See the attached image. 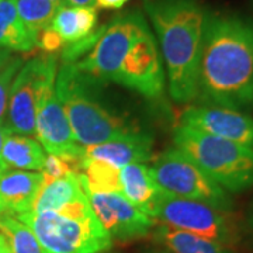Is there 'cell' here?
Masks as SVG:
<instances>
[{
  "label": "cell",
  "mask_w": 253,
  "mask_h": 253,
  "mask_svg": "<svg viewBox=\"0 0 253 253\" xmlns=\"http://www.w3.org/2000/svg\"><path fill=\"white\" fill-rule=\"evenodd\" d=\"M197 99L235 110L252 104V18L206 13Z\"/></svg>",
  "instance_id": "obj_1"
},
{
  "label": "cell",
  "mask_w": 253,
  "mask_h": 253,
  "mask_svg": "<svg viewBox=\"0 0 253 253\" xmlns=\"http://www.w3.org/2000/svg\"><path fill=\"white\" fill-rule=\"evenodd\" d=\"M158 36L172 99H197L206 10L196 0H144Z\"/></svg>",
  "instance_id": "obj_2"
},
{
  "label": "cell",
  "mask_w": 253,
  "mask_h": 253,
  "mask_svg": "<svg viewBox=\"0 0 253 253\" xmlns=\"http://www.w3.org/2000/svg\"><path fill=\"white\" fill-rule=\"evenodd\" d=\"M106 82L63 62L56 73L55 90L68 117L76 144L83 148L139 132L135 123L111 109L101 94Z\"/></svg>",
  "instance_id": "obj_3"
},
{
  "label": "cell",
  "mask_w": 253,
  "mask_h": 253,
  "mask_svg": "<svg viewBox=\"0 0 253 253\" xmlns=\"http://www.w3.org/2000/svg\"><path fill=\"white\" fill-rule=\"evenodd\" d=\"M30 228L41 253H104L111 238L91 210L87 196L56 211L16 215Z\"/></svg>",
  "instance_id": "obj_4"
},
{
  "label": "cell",
  "mask_w": 253,
  "mask_h": 253,
  "mask_svg": "<svg viewBox=\"0 0 253 253\" xmlns=\"http://www.w3.org/2000/svg\"><path fill=\"white\" fill-rule=\"evenodd\" d=\"M173 142L224 190L238 193L253 186L252 149L181 124Z\"/></svg>",
  "instance_id": "obj_5"
},
{
  "label": "cell",
  "mask_w": 253,
  "mask_h": 253,
  "mask_svg": "<svg viewBox=\"0 0 253 253\" xmlns=\"http://www.w3.org/2000/svg\"><path fill=\"white\" fill-rule=\"evenodd\" d=\"M161 191L180 199L197 200L212 207L229 211L232 201L226 190L211 180L196 163L177 148L161 154L149 168Z\"/></svg>",
  "instance_id": "obj_6"
},
{
  "label": "cell",
  "mask_w": 253,
  "mask_h": 253,
  "mask_svg": "<svg viewBox=\"0 0 253 253\" xmlns=\"http://www.w3.org/2000/svg\"><path fill=\"white\" fill-rule=\"evenodd\" d=\"M217 207L197 200L180 199L159 191L149 210V217L190 234L204 236L222 245L238 239L235 224L228 214Z\"/></svg>",
  "instance_id": "obj_7"
},
{
  "label": "cell",
  "mask_w": 253,
  "mask_h": 253,
  "mask_svg": "<svg viewBox=\"0 0 253 253\" xmlns=\"http://www.w3.org/2000/svg\"><path fill=\"white\" fill-rule=\"evenodd\" d=\"M56 73V55L45 54L23 63L11 84L7 106L6 126L11 134L34 135L40 100L46 87L55 83Z\"/></svg>",
  "instance_id": "obj_8"
},
{
  "label": "cell",
  "mask_w": 253,
  "mask_h": 253,
  "mask_svg": "<svg viewBox=\"0 0 253 253\" xmlns=\"http://www.w3.org/2000/svg\"><path fill=\"white\" fill-rule=\"evenodd\" d=\"M148 31V23L139 11L120 16L103 27L97 41L83 59L73 63L81 72L106 83L113 82L129 48Z\"/></svg>",
  "instance_id": "obj_9"
},
{
  "label": "cell",
  "mask_w": 253,
  "mask_h": 253,
  "mask_svg": "<svg viewBox=\"0 0 253 253\" xmlns=\"http://www.w3.org/2000/svg\"><path fill=\"white\" fill-rule=\"evenodd\" d=\"M82 186L89 199L91 210L111 239L131 241L146 236L155 225V219L135 207L121 193H94L87 190L83 174Z\"/></svg>",
  "instance_id": "obj_10"
},
{
  "label": "cell",
  "mask_w": 253,
  "mask_h": 253,
  "mask_svg": "<svg viewBox=\"0 0 253 253\" xmlns=\"http://www.w3.org/2000/svg\"><path fill=\"white\" fill-rule=\"evenodd\" d=\"M113 82L146 99H155L162 94L165 86L162 61L151 31L138 38L129 48Z\"/></svg>",
  "instance_id": "obj_11"
},
{
  "label": "cell",
  "mask_w": 253,
  "mask_h": 253,
  "mask_svg": "<svg viewBox=\"0 0 253 253\" xmlns=\"http://www.w3.org/2000/svg\"><path fill=\"white\" fill-rule=\"evenodd\" d=\"M180 124L253 151V118L239 110L212 104L190 106L183 111Z\"/></svg>",
  "instance_id": "obj_12"
},
{
  "label": "cell",
  "mask_w": 253,
  "mask_h": 253,
  "mask_svg": "<svg viewBox=\"0 0 253 253\" xmlns=\"http://www.w3.org/2000/svg\"><path fill=\"white\" fill-rule=\"evenodd\" d=\"M34 135L48 154L78 155L83 146L76 144L62 104L56 96L55 83L48 86L40 100Z\"/></svg>",
  "instance_id": "obj_13"
},
{
  "label": "cell",
  "mask_w": 253,
  "mask_h": 253,
  "mask_svg": "<svg viewBox=\"0 0 253 253\" xmlns=\"http://www.w3.org/2000/svg\"><path fill=\"white\" fill-rule=\"evenodd\" d=\"M152 138L144 132L121 136L83 148V158L99 159L118 169L132 163L148 162L152 156Z\"/></svg>",
  "instance_id": "obj_14"
},
{
  "label": "cell",
  "mask_w": 253,
  "mask_h": 253,
  "mask_svg": "<svg viewBox=\"0 0 253 253\" xmlns=\"http://www.w3.org/2000/svg\"><path fill=\"white\" fill-rule=\"evenodd\" d=\"M44 183L41 172L7 170L0 174V201L4 214L20 215L28 212Z\"/></svg>",
  "instance_id": "obj_15"
},
{
  "label": "cell",
  "mask_w": 253,
  "mask_h": 253,
  "mask_svg": "<svg viewBox=\"0 0 253 253\" xmlns=\"http://www.w3.org/2000/svg\"><path fill=\"white\" fill-rule=\"evenodd\" d=\"M86 197L79 173H69L61 179L44 180L33 203L31 212L56 211L76 200Z\"/></svg>",
  "instance_id": "obj_16"
},
{
  "label": "cell",
  "mask_w": 253,
  "mask_h": 253,
  "mask_svg": "<svg viewBox=\"0 0 253 253\" xmlns=\"http://www.w3.org/2000/svg\"><path fill=\"white\" fill-rule=\"evenodd\" d=\"M97 21L99 14L96 7H71L61 4L52 18L51 27L69 45L91 36L96 31Z\"/></svg>",
  "instance_id": "obj_17"
},
{
  "label": "cell",
  "mask_w": 253,
  "mask_h": 253,
  "mask_svg": "<svg viewBox=\"0 0 253 253\" xmlns=\"http://www.w3.org/2000/svg\"><path fill=\"white\" fill-rule=\"evenodd\" d=\"M121 194L135 207L149 215L155 197L161 191L155 184L149 168L144 163H132L120 169Z\"/></svg>",
  "instance_id": "obj_18"
},
{
  "label": "cell",
  "mask_w": 253,
  "mask_h": 253,
  "mask_svg": "<svg viewBox=\"0 0 253 253\" xmlns=\"http://www.w3.org/2000/svg\"><path fill=\"white\" fill-rule=\"evenodd\" d=\"M0 48L30 52L36 48V36L18 16L16 0L0 1Z\"/></svg>",
  "instance_id": "obj_19"
},
{
  "label": "cell",
  "mask_w": 253,
  "mask_h": 253,
  "mask_svg": "<svg viewBox=\"0 0 253 253\" xmlns=\"http://www.w3.org/2000/svg\"><path fill=\"white\" fill-rule=\"evenodd\" d=\"M7 168L26 172H41L45 162V152L41 144L31 136L10 132L1 151Z\"/></svg>",
  "instance_id": "obj_20"
},
{
  "label": "cell",
  "mask_w": 253,
  "mask_h": 253,
  "mask_svg": "<svg viewBox=\"0 0 253 253\" xmlns=\"http://www.w3.org/2000/svg\"><path fill=\"white\" fill-rule=\"evenodd\" d=\"M154 239L172 253H231L226 245L168 225H158Z\"/></svg>",
  "instance_id": "obj_21"
},
{
  "label": "cell",
  "mask_w": 253,
  "mask_h": 253,
  "mask_svg": "<svg viewBox=\"0 0 253 253\" xmlns=\"http://www.w3.org/2000/svg\"><path fill=\"white\" fill-rule=\"evenodd\" d=\"M81 173L87 190L94 193H121L120 169L99 159L82 161Z\"/></svg>",
  "instance_id": "obj_22"
},
{
  "label": "cell",
  "mask_w": 253,
  "mask_h": 253,
  "mask_svg": "<svg viewBox=\"0 0 253 253\" xmlns=\"http://www.w3.org/2000/svg\"><path fill=\"white\" fill-rule=\"evenodd\" d=\"M18 16L24 26L37 36L41 30L51 26L59 7L54 0H16Z\"/></svg>",
  "instance_id": "obj_23"
},
{
  "label": "cell",
  "mask_w": 253,
  "mask_h": 253,
  "mask_svg": "<svg viewBox=\"0 0 253 253\" xmlns=\"http://www.w3.org/2000/svg\"><path fill=\"white\" fill-rule=\"evenodd\" d=\"M0 232L7 238L11 253H41L34 234L16 217L3 214L0 217Z\"/></svg>",
  "instance_id": "obj_24"
},
{
  "label": "cell",
  "mask_w": 253,
  "mask_h": 253,
  "mask_svg": "<svg viewBox=\"0 0 253 253\" xmlns=\"http://www.w3.org/2000/svg\"><path fill=\"white\" fill-rule=\"evenodd\" d=\"M23 59L18 56H13L1 71H0V126H6L7 117V106H9L10 90L16 75L23 66Z\"/></svg>",
  "instance_id": "obj_25"
},
{
  "label": "cell",
  "mask_w": 253,
  "mask_h": 253,
  "mask_svg": "<svg viewBox=\"0 0 253 253\" xmlns=\"http://www.w3.org/2000/svg\"><path fill=\"white\" fill-rule=\"evenodd\" d=\"M65 42L51 26L41 30L36 36V46L41 48L45 54L55 55L65 48Z\"/></svg>",
  "instance_id": "obj_26"
},
{
  "label": "cell",
  "mask_w": 253,
  "mask_h": 253,
  "mask_svg": "<svg viewBox=\"0 0 253 253\" xmlns=\"http://www.w3.org/2000/svg\"><path fill=\"white\" fill-rule=\"evenodd\" d=\"M9 134H10V131L7 126H0V174H3V173L9 170L7 165L4 163V161H3V156H1L3 145H4V141H6V138H7V135H9Z\"/></svg>",
  "instance_id": "obj_27"
},
{
  "label": "cell",
  "mask_w": 253,
  "mask_h": 253,
  "mask_svg": "<svg viewBox=\"0 0 253 253\" xmlns=\"http://www.w3.org/2000/svg\"><path fill=\"white\" fill-rule=\"evenodd\" d=\"M126 1L129 0H96V6L104 10H118L121 9Z\"/></svg>",
  "instance_id": "obj_28"
},
{
  "label": "cell",
  "mask_w": 253,
  "mask_h": 253,
  "mask_svg": "<svg viewBox=\"0 0 253 253\" xmlns=\"http://www.w3.org/2000/svg\"><path fill=\"white\" fill-rule=\"evenodd\" d=\"M62 4L71 7H96V0H62Z\"/></svg>",
  "instance_id": "obj_29"
},
{
  "label": "cell",
  "mask_w": 253,
  "mask_h": 253,
  "mask_svg": "<svg viewBox=\"0 0 253 253\" xmlns=\"http://www.w3.org/2000/svg\"><path fill=\"white\" fill-rule=\"evenodd\" d=\"M13 55H11V51L9 49H4V48H0V71L7 65V63L11 61Z\"/></svg>",
  "instance_id": "obj_30"
},
{
  "label": "cell",
  "mask_w": 253,
  "mask_h": 253,
  "mask_svg": "<svg viewBox=\"0 0 253 253\" xmlns=\"http://www.w3.org/2000/svg\"><path fill=\"white\" fill-rule=\"evenodd\" d=\"M0 253H11L7 238L0 232Z\"/></svg>",
  "instance_id": "obj_31"
},
{
  "label": "cell",
  "mask_w": 253,
  "mask_h": 253,
  "mask_svg": "<svg viewBox=\"0 0 253 253\" xmlns=\"http://www.w3.org/2000/svg\"><path fill=\"white\" fill-rule=\"evenodd\" d=\"M248 222H249V226L253 229V204L251 210H249V215H248Z\"/></svg>",
  "instance_id": "obj_32"
},
{
  "label": "cell",
  "mask_w": 253,
  "mask_h": 253,
  "mask_svg": "<svg viewBox=\"0 0 253 253\" xmlns=\"http://www.w3.org/2000/svg\"><path fill=\"white\" fill-rule=\"evenodd\" d=\"M3 214H4V207H3V203L0 201V217H1Z\"/></svg>",
  "instance_id": "obj_33"
},
{
  "label": "cell",
  "mask_w": 253,
  "mask_h": 253,
  "mask_svg": "<svg viewBox=\"0 0 253 253\" xmlns=\"http://www.w3.org/2000/svg\"><path fill=\"white\" fill-rule=\"evenodd\" d=\"M55 3H58V4H59V6H61V4H62V0H54Z\"/></svg>",
  "instance_id": "obj_34"
},
{
  "label": "cell",
  "mask_w": 253,
  "mask_h": 253,
  "mask_svg": "<svg viewBox=\"0 0 253 253\" xmlns=\"http://www.w3.org/2000/svg\"><path fill=\"white\" fill-rule=\"evenodd\" d=\"M159 253H168V252H159Z\"/></svg>",
  "instance_id": "obj_35"
},
{
  "label": "cell",
  "mask_w": 253,
  "mask_h": 253,
  "mask_svg": "<svg viewBox=\"0 0 253 253\" xmlns=\"http://www.w3.org/2000/svg\"><path fill=\"white\" fill-rule=\"evenodd\" d=\"M0 1H1V0H0Z\"/></svg>",
  "instance_id": "obj_36"
}]
</instances>
